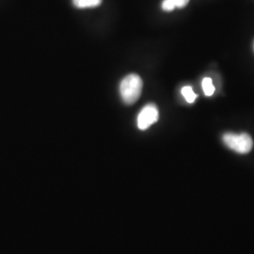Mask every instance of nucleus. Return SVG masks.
<instances>
[{"label": "nucleus", "mask_w": 254, "mask_h": 254, "mask_svg": "<svg viewBox=\"0 0 254 254\" xmlns=\"http://www.w3.org/2000/svg\"><path fill=\"white\" fill-rule=\"evenodd\" d=\"M143 82L139 75L132 73L126 76L120 84L121 97L127 105H133L141 95Z\"/></svg>", "instance_id": "nucleus-1"}, {"label": "nucleus", "mask_w": 254, "mask_h": 254, "mask_svg": "<svg viewBox=\"0 0 254 254\" xmlns=\"http://www.w3.org/2000/svg\"><path fill=\"white\" fill-rule=\"evenodd\" d=\"M222 140L229 149L235 151L237 154H249L254 147V141L252 136L246 133H226L222 136Z\"/></svg>", "instance_id": "nucleus-2"}, {"label": "nucleus", "mask_w": 254, "mask_h": 254, "mask_svg": "<svg viewBox=\"0 0 254 254\" xmlns=\"http://www.w3.org/2000/svg\"><path fill=\"white\" fill-rule=\"evenodd\" d=\"M159 118V112L157 107L154 104H149L145 106L137 116V127L140 130H146Z\"/></svg>", "instance_id": "nucleus-3"}, {"label": "nucleus", "mask_w": 254, "mask_h": 254, "mask_svg": "<svg viewBox=\"0 0 254 254\" xmlns=\"http://www.w3.org/2000/svg\"><path fill=\"white\" fill-rule=\"evenodd\" d=\"M189 2L190 0H163L161 7L165 11H173L176 8H185Z\"/></svg>", "instance_id": "nucleus-4"}, {"label": "nucleus", "mask_w": 254, "mask_h": 254, "mask_svg": "<svg viewBox=\"0 0 254 254\" xmlns=\"http://www.w3.org/2000/svg\"><path fill=\"white\" fill-rule=\"evenodd\" d=\"M103 0H73L74 7L78 9H91L100 6Z\"/></svg>", "instance_id": "nucleus-5"}, {"label": "nucleus", "mask_w": 254, "mask_h": 254, "mask_svg": "<svg viewBox=\"0 0 254 254\" xmlns=\"http://www.w3.org/2000/svg\"><path fill=\"white\" fill-rule=\"evenodd\" d=\"M182 95L184 96V98L187 100V102L190 103V104L194 103L196 98H197V94L192 90L190 86H185L182 89Z\"/></svg>", "instance_id": "nucleus-6"}, {"label": "nucleus", "mask_w": 254, "mask_h": 254, "mask_svg": "<svg viewBox=\"0 0 254 254\" xmlns=\"http://www.w3.org/2000/svg\"><path fill=\"white\" fill-rule=\"evenodd\" d=\"M202 90L206 96H212L215 92V87L213 85V81L211 78L205 77L202 80Z\"/></svg>", "instance_id": "nucleus-7"}]
</instances>
